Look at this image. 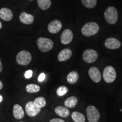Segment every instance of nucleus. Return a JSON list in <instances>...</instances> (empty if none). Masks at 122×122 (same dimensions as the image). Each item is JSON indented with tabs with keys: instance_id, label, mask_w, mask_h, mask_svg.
Here are the masks:
<instances>
[{
	"instance_id": "1",
	"label": "nucleus",
	"mask_w": 122,
	"mask_h": 122,
	"mask_svg": "<svg viewBox=\"0 0 122 122\" xmlns=\"http://www.w3.org/2000/svg\"><path fill=\"white\" fill-rule=\"evenodd\" d=\"M100 30L98 24L95 22H89L85 24L81 28V33L84 36L89 37L98 33Z\"/></svg>"
},
{
	"instance_id": "2",
	"label": "nucleus",
	"mask_w": 122,
	"mask_h": 122,
	"mask_svg": "<svg viewBox=\"0 0 122 122\" xmlns=\"http://www.w3.org/2000/svg\"><path fill=\"white\" fill-rule=\"evenodd\" d=\"M104 16L106 22L110 24H115L118 20V11L112 6L109 7L105 10Z\"/></svg>"
},
{
	"instance_id": "3",
	"label": "nucleus",
	"mask_w": 122,
	"mask_h": 122,
	"mask_svg": "<svg viewBox=\"0 0 122 122\" xmlns=\"http://www.w3.org/2000/svg\"><path fill=\"white\" fill-rule=\"evenodd\" d=\"M37 45L39 50L42 52H48L53 49L54 42L49 39L40 37L37 40Z\"/></svg>"
},
{
	"instance_id": "4",
	"label": "nucleus",
	"mask_w": 122,
	"mask_h": 122,
	"mask_svg": "<svg viewBox=\"0 0 122 122\" xmlns=\"http://www.w3.org/2000/svg\"><path fill=\"white\" fill-rule=\"evenodd\" d=\"M32 60L30 53L27 50H22L16 55V61L18 65L27 66L30 63Z\"/></svg>"
},
{
	"instance_id": "5",
	"label": "nucleus",
	"mask_w": 122,
	"mask_h": 122,
	"mask_svg": "<svg viewBox=\"0 0 122 122\" xmlns=\"http://www.w3.org/2000/svg\"><path fill=\"white\" fill-rule=\"evenodd\" d=\"M117 77V73L113 67L107 66L104 68L103 72V77L107 83H111L114 81Z\"/></svg>"
},
{
	"instance_id": "6",
	"label": "nucleus",
	"mask_w": 122,
	"mask_h": 122,
	"mask_svg": "<svg viewBox=\"0 0 122 122\" xmlns=\"http://www.w3.org/2000/svg\"><path fill=\"white\" fill-rule=\"evenodd\" d=\"M86 115L89 122H98L100 118V114L98 109L92 105L86 108Z\"/></svg>"
},
{
	"instance_id": "7",
	"label": "nucleus",
	"mask_w": 122,
	"mask_h": 122,
	"mask_svg": "<svg viewBox=\"0 0 122 122\" xmlns=\"http://www.w3.org/2000/svg\"><path fill=\"white\" fill-rule=\"evenodd\" d=\"M98 53L93 49H86L83 54V59L88 63H93L98 58Z\"/></svg>"
},
{
	"instance_id": "8",
	"label": "nucleus",
	"mask_w": 122,
	"mask_h": 122,
	"mask_svg": "<svg viewBox=\"0 0 122 122\" xmlns=\"http://www.w3.org/2000/svg\"><path fill=\"white\" fill-rule=\"evenodd\" d=\"M25 112L27 115L30 117H33L38 115L41 111L40 108L35 106L33 101H29L25 106Z\"/></svg>"
},
{
	"instance_id": "9",
	"label": "nucleus",
	"mask_w": 122,
	"mask_h": 122,
	"mask_svg": "<svg viewBox=\"0 0 122 122\" xmlns=\"http://www.w3.org/2000/svg\"><path fill=\"white\" fill-rule=\"evenodd\" d=\"M88 74L91 80L94 83H99L101 80V74L100 70L96 67H92L88 71Z\"/></svg>"
},
{
	"instance_id": "10",
	"label": "nucleus",
	"mask_w": 122,
	"mask_h": 122,
	"mask_svg": "<svg viewBox=\"0 0 122 122\" xmlns=\"http://www.w3.org/2000/svg\"><path fill=\"white\" fill-rule=\"evenodd\" d=\"M105 45L109 49H117L119 48L121 43L118 39L113 37H110L105 40Z\"/></svg>"
},
{
	"instance_id": "11",
	"label": "nucleus",
	"mask_w": 122,
	"mask_h": 122,
	"mask_svg": "<svg viewBox=\"0 0 122 122\" xmlns=\"http://www.w3.org/2000/svg\"><path fill=\"white\" fill-rule=\"evenodd\" d=\"M72 32L69 29L64 30L61 36V42L64 45H67L72 41L73 39Z\"/></svg>"
},
{
	"instance_id": "12",
	"label": "nucleus",
	"mask_w": 122,
	"mask_h": 122,
	"mask_svg": "<svg viewBox=\"0 0 122 122\" xmlns=\"http://www.w3.org/2000/svg\"><path fill=\"white\" fill-rule=\"evenodd\" d=\"M62 23L59 20L55 19L54 20L51 21L48 24V29L50 33L54 34V33H57L59 31H60L62 28Z\"/></svg>"
},
{
	"instance_id": "13",
	"label": "nucleus",
	"mask_w": 122,
	"mask_h": 122,
	"mask_svg": "<svg viewBox=\"0 0 122 122\" xmlns=\"http://www.w3.org/2000/svg\"><path fill=\"white\" fill-rule=\"evenodd\" d=\"M13 115L16 119H22L24 117V112L22 107L19 104H15L13 109Z\"/></svg>"
},
{
	"instance_id": "14",
	"label": "nucleus",
	"mask_w": 122,
	"mask_h": 122,
	"mask_svg": "<svg viewBox=\"0 0 122 122\" xmlns=\"http://www.w3.org/2000/svg\"><path fill=\"white\" fill-rule=\"evenodd\" d=\"M0 18L6 22L10 21L13 18V14L9 9L2 8L0 10Z\"/></svg>"
},
{
	"instance_id": "15",
	"label": "nucleus",
	"mask_w": 122,
	"mask_h": 122,
	"mask_svg": "<svg viewBox=\"0 0 122 122\" xmlns=\"http://www.w3.org/2000/svg\"><path fill=\"white\" fill-rule=\"evenodd\" d=\"M72 52L71 49H65L61 50L60 53L58 56V59L60 62H63V61H67L72 56Z\"/></svg>"
},
{
	"instance_id": "16",
	"label": "nucleus",
	"mask_w": 122,
	"mask_h": 122,
	"mask_svg": "<svg viewBox=\"0 0 122 122\" xmlns=\"http://www.w3.org/2000/svg\"><path fill=\"white\" fill-rule=\"evenodd\" d=\"M19 20L22 23L25 24H30L34 21V17L32 15L23 12L19 16Z\"/></svg>"
},
{
	"instance_id": "17",
	"label": "nucleus",
	"mask_w": 122,
	"mask_h": 122,
	"mask_svg": "<svg viewBox=\"0 0 122 122\" xmlns=\"http://www.w3.org/2000/svg\"><path fill=\"white\" fill-rule=\"evenodd\" d=\"M55 112L56 114L59 117L62 118H66L67 117L70 115V111L66 107L63 106H57L55 109Z\"/></svg>"
},
{
	"instance_id": "18",
	"label": "nucleus",
	"mask_w": 122,
	"mask_h": 122,
	"mask_svg": "<svg viewBox=\"0 0 122 122\" xmlns=\"http://www.w3.org/2000/svg\"><path fill=\"white\" fill-rule=\"evenodd\" d=\"M65 106L68 108H74L77 104V99L75 96H71L65 100Z\"/></svg>"
},
{
	"instance_id": "19",
	"label": "nucleus",
	"mask_w": 122,
	"mask_h": 122,
	"mask_svg": "<svg viewBox=\"0 0 122 122\" xmlns=\"http://www.w3.org/2000/svg\"><path fill=\"white\" fill-rule=\"evenodd\" d=\"M79 79V74L76 71H71L67 76V81L68 83L74 84Z\"/></svg>"
},
{
	"instance_id": "20",
	"label": "nucleus",
	"mask_w": 122,
	"mask_h": 122,
	"mask_svg": "<svg viewBox=\"0 0 122 122\" xmlns=\"http://www.w3.org/2000/svg\"><path fill=\"white\" fill-rule=\"evenodd\" d=\"M71 118L75 122H85V118L84 115L77 111H74L71 114Z\"/></svg>"
},
{
	"instance_id": "21",
	"label": "nucleus",
	"mask_w": 122,
	"mask_h": 122,
	"mask_svg": "<svg viewBox=\"0 0 122 122\" xmlns=\"http://www.w3.org/2000/svg\"><path fill=\"white\" fill-rule=\"evenodd\" d=\"M37 3L40 8L43 10H48L51 5L50 0H37Z\"/></svg>"
},
{
	"instance_id": "22",
	"label": "nucleus",
	"mask_w": 122,
	"mask_h": 122,
	"mask_svg": "<svg viewBox=\"0 0 122 122\" xmlns=\"http://www.w3.org/2000/svg\"><path fill=\"white\" fill-rule=\"evenodd\" d=\"M25 90L27 92L30 93H34L39 92L40 90V87L37 84H29L26 85Z\"/></svg>"
},
{
	"instance_id": "23",
	"label": "nucleus",
	"mask_w": 122,
	"mask_h": 122,
	"mask_svg": "<svg viewBox=\"0 0 122 122\" xmlns=\"http://www.w3.org/2000/svg\"><path fill=\"white\" fill-rule=\"evenodd\" d=\"M33 103H34L35 106L37 107L40 108V109L45 107L46 103V100L43 97H37V98H35V100L33 101Z\"/></svg>"
},
{
	"instance_id": "24",
	"label": "nucleus",
	"mask_w": 122,
	"mask_h": 122,
	"mask_svg": "<svg viewBox=\"0 0 122 122\" xmlns=\"http://www.w3.org/2000/svg\"><path fill=\"white\" fill-rule=\"evenodd\" d=\"M83 5L88 9H92L96 6L97 0H81Z\"/></svg>"
},
{
	"instance_id": "25",
	"label": "nucleus",
	"mask_w": 122,
	"mask_h": 122,
	"mask_svg": "<svg viewBox=\"0 0 122 122\" xmlns=\"http://www.w3.org/2000/svg\"><path fill=\"white\" fill-rule=\"evenodd\" d=\"M68 88L66 86H61L57 90V94L58 96H63L67 93Z\"/></svg>"
},
{
	"instance_id": "26",
	"label": "nucleus",
	"mask_w": 122,
	"mask_h": 122,
	"mask_svg": "<svg viewBox=\"0 0 122 122\" xmlns=\"http://www.w3.org/2000/svg\"><path fill=\"white\" fill-rule=\"evenodd\" d=\"M33 75V71L31 70H27L24 73V77L25 79H30Z\"/></svg>"
},
{
	"instance_id": "27",
	"label": "nucleus",
	"mask_w": 122,
	"mask_h": 122,
	"mask_svg": "<svg viewBox=\"0 0 122 122\" xmlns=\"http://www.w3.org/2000/svg\"><path fill=\"white\" fill-rule=\"evenodd\" d=\"M45 74L43 72L41 73V74H40L39 77H38V81H39V82L43 81L45 79Z\"/></svg>"
},
{
	"instance_id": "28",
	"label": "nucleus",
	"mask_w": 122,
	"mask_h": 122,
	"mask_svg": "<svg viewBox=\"0 0 122 122\" xmlns=\"http://www.w3.org/2000/svg\"><path fill=\"white\" fill-rule=\"evenodd\" d=\"M49 122H65L63 120L59 118H54L50 120Z\"/></svg>"
},
{
	"instance_id": "29",
	"label": "nucleus",
	"mask_w": 122,
	"mask_h": 122,
	"mask_svg": "<svg viewBox=\"0 0 122 122\" xmlns=\"http://www.w3.org/2000/svg\"><path fill=\"white\" fill-rule=\"evenodd\" d=\"M2 69H3V66H2V62H1V59H0V72H1V71H2Z\"/></svg>"
},
{
	"instance_id": "30",
	"label": "nucleus",
	"mask_w": 122,
	"mask_h": 122,
	"mask_svg": "<svg viewBox=\"0 0 122 122\" xmlns=\"http://www.w3.org/2000/svg\"><path fill=\"white\" fill-rule=\"evenodd\" d=\"M3 100H4V97H3V96L1 94H0V103L2 102Z\"/></svg>"
},
{
	"instance_id": "31",
	"label": "nucleus",
	"mask_w": 122,
	"mask_h": 122,
	"mask_svg": "<svg viewBox=\"0 0 122 122\" xmlns=\"http://www.w3.org/2000/svg\"><path fill=\"white\" fill-rule=\"evenodd\" d=\"M3 88V83L0 80V90H1Z\"/></svg>"
},
{
	"instance_id": "32",
	"label": "nucleus",
	"mask_w": 122,
	"mask_h": 122,
	"mask_svg": "<svg viewBox=\"0 0 122 122\" xmlns=\"http://www.w3.org/2000/svg\"><path fill=\"white\" fill-rule=\"evenodd\" d=\"M2 28V23H1V21H0V29H1Z\"/></svg>"
},
{
	"instance_id": "33",
	"label": "nucleus",
	"mask_w": 122,
	"mask_h": 122,
	"mask_svg": "<svg viewBox=\"0 0 122 122\" xmlns=\"http://www.w3.org/2000/svg\"></svg>"
},
{
	"instance_id": "34",
	"label": "nucleus",
	"mask_w": 122,
	"mask_h": 122,
	"mask_svg": "<svg viewBox=\"0 0 122 122\" xmlns=\"http://www.w3.org/2000/svg\"><path fill=\"white\" fill-rule=\"evenodd\" d=\"M30 1H31V0H30Z\"/></svg>"
}]
</instances>
